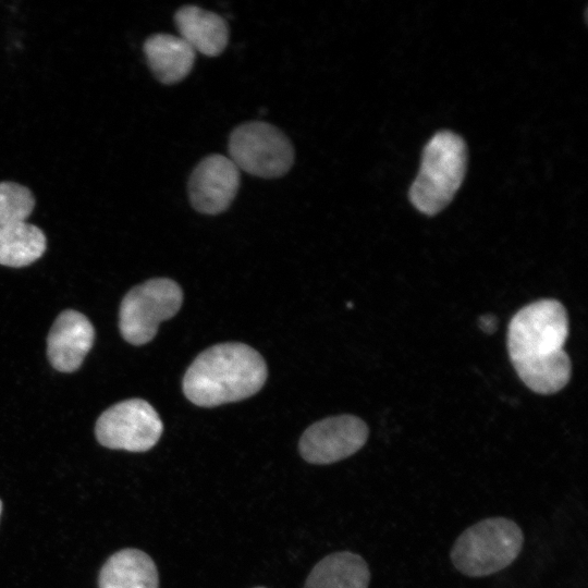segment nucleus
Masks as SVG:
<instances>
[{
  "label": "nucleus",
  "instance_id": "obj_7",
  "mask_svg": "<svg viewBox=\"0 0 588 588\" xmlns=\"http://www.w3.org/2000/svg\"><path fill=\"white\" fill-rule=\"evenodd\" d=\"M163 425L145 400L130 399L106 409L96 422L98 442L112 450L145 452L160 439Z\"/></svg>",
  "mask_w": 588,
  "mask_h": 588
},
{
  "label": "nucleus",
  "instance_id": "obj_5",
  "mask_svg": "<svg viewBox=\"0 0 588 588\" xmlns=\"http://www.w3.org/2000/svg\"><path fill=\"white\" fill-rule=\"evenodd\" d=\"M183 291L173 280L150 279L134 286L121 302L119 328L123 339L143 345L157 334L163 320L172 318L181 308Z\"/></svg>",
  "mask_w": 588,
  "mask_h": 588
},
{
  "label": "nucleus",
  "instance_id": "obj_1",
  "mask_svg": "<svg viewBox=\"0 0 588 588\" xmlns=\"http://www.w3.org/2000/svg\"><path fill=\"white\" fill-rule=\"evenodd\" d=\"M568 331L566 309L552 298L530 303L511 319L507 330L510 359L531 391L553 394L568 383L572 366L564 351Z\"/></svg>",
  "mask_w": 588,
  "mask_h": 588
},
{
  "label": "nucleus",
  "instance_id": "obj_10",
  "mask_svg": "<svg viewBox=\"0 0 588 588\" xmlns=\"http://www.w3.org/2000/svg\"><path fill=\"white\" fill-rule=\"evenodd\" d=\"M95 329L79 311H62L53 322L47 339V355L51 366L61 372H73L81 367L90 351Z\"/></svg>",
  "mask_w": 588,
  "mask_h": 588
},
{
  "label": "nucleus",
  "instance_id": "obj_14",
  "mask_svg": "<svg viewBox=\"0 0 588 588\" xmlns=\"http://www.w3.org/2000/svg\"><path fill=\"white\" fill-rule=\"evenodd\" d=\"M370 571L356 553L340 551L319 561L309 573L304 588H368Z\"/></svg>",
  "mask_w": 588,
  "mask_h": 588
},
{
  "label": "nucleus",
  "instance_id": "obj_6",
  "mask_svg": "<svg viewBox=\"0 0 588 588\" xmlns=\"http://www.w3.org/2000/svg\"><path fill=\"white\" fill-rule=\"evenodd\" d=\"M229 155L243 171L265 179L284 175L294 161L289 137L272 124L246 122L233 130L229 138Z\"/></svg>",
  "mask_w": 588,
  "mask_h": 588
},
{
  "label": "nucleus",
  "instance_id": "obj_13",
  "mask_svg": "<svg viewBox=\"0 0 588 588\" xmlns=\"http://www.w3.org/2000/svg\"><path fill=\"white\" fill-rule=\"evenodd\" d=\"M99 588H159V575L152 559L138 549H123L103 564Z\"/></svg>",
  "mask_w": 588,
  "mask_h": 588
},
{
  "label": "nucleus",
  "instance_id": "obj_15",
  "mask_svg": "<svg viewBox=\"0 0 588 588\" xmlns=\"http://www.w3.org/2000/svg\"><path fill=\"white\" fill-rule=\"evenodd\" d=\"M46 247L44 232L34 224L25 221L0 228V265L28 266L44 255Z\"/></svg>",
  "mask_w": 588,
  "mask_h": 588
},
{
  "label": "nucleus",
  "instance_id": "obj_8",
  "mask_svg": "<svg viewBox=\"0 0 588 588\" xmlns=\"http://www.w3.org/2000/svg\"><path fill=\"white\" fill-rule=\"evenodd\" d=\"M368 436V426L359 417L331 416L309 426L299 439L298 449L302 457L311 464H332L359 451Z\"/></svg>",
  "mask_w": 588,
  "mask_h": 588
},
{
  "label": "nucleus",
  "instance_id": "obj_18",
  "mask_svg": "<svg viewBox=\"0 0 588 588\" xmlns=\"http://www.w3.org/2000/svg\"><path fill=\"white\" fill-rule=\"evenodd\" d=\"M1 511H2V501L0 500V515H1Z\"/></svg>",
  "mask_w": 588,
  "mask_h": 588
},
{
  "label": "nucleus",
  "instance_id": "obj_19",
  "mask_svg": "<svg viewBox=\"0 0 588 588\" xmlns=\"http://www.w3.org/2000/svg\"><path fill=\"white\" fill-rule=\"evenodd\" d=\"M256 588H265V587H256Z\"/></svg>",
  "mask_w": 588,
  "mask_h": 588
},
{
  "label": "nucleus",
  "instance_id": "obj_12",
  "mask_svg": "<svg viewBox=\"0 0 588 588\" xmlns=\"http://www.w3.org/2000/svg\"><path fill=\"white\" fill-rule=\"evenodd\" d=\"M144 53L159 82L172 85L181 82L192 71L196 52L180 36L155 34L144 42Z\"/></svg>",
  "mask_w": 588,
  "mask_h": 588
},
{
  "label": "nucleus",
  "instance_id": "obj_11",
  "mask_svg": "<svg viewBox=\"0 0 588 588\" xmlns=\"http://www.w3.org/2000/svg\"><path fill=\"white\" fill-rule=\"evenodd\" d=\"M174 22L183 38L195 52L208 57L219 56L228 45L229 28L219 14L187 4L174 14Z\"/></svg>",
  "mask_w": 588,
  "mask_h": 588
},
{
  "label": "nucleus",
  "instance_id": "obj_9",
  "mask_svg": "<svg viewBox=\"0 0 588 588\" xmlns=\"http://www.w3.org/2000/svg\"><path fill=\"white\" fill-rule=\"evenodd\" d=\"M240 182V170L229 157L209 155L194 168L189 176L191 204L205 215L221 213L235 198Z\"/></svg>",
  "mask_w": 588,
  "mask_h": 588
},
{
  "label": "nucleus",
  "instance_id": "obj_17",
  "mask_svg": "<svg viewBox=\"0 0 588 588\" xmlns=\"http://www.w3.org/2000/svg\"><path fill=\"white\" fill-rule=\"evenodd\" d=\"M479 327L483 332L492 333L497 327L495 317L492 315H483L479 318Z\"/></svg>",
  "mask_w": 588,
  "mask_h": 588
},
{
  "label": "nucleus",
  "instance_id": "obj_4",
  "mask_svg": "<svg viewBox=\"0 0 588 588\" xmlns=\"http://www.w3.org/2000/svg\"><path fill=\"white\" fill-rule=\"evenodd\" d=\"M524 534L512 519L497 516L475 523L455 540L450 559L468 577H485L511 565L522 551Z\"/></svg>",
  "mask_w": 588,
  "mask_h": 588
},
{
  "label": "nucleus",
  "instance_id": "obj_16",
  "mask_svg": "<svg viewBox=\"0 0 588 588\" xmlns=\"http://www.w3.org/2000/svg\"><path fill=\"white\" fill-rule=\"evenodd\" d=\"M35 207V197L25 186L0 182V228L25 222Z\"/></svg>",
  "mask_w": 588,
  "mask_h": 588
},
{
  "label": "nucleus",
  "instance_id": "obj_3",
  "mask_svg": "<svg viewBox=\"0 0 588 588\" xmlns=\"http://www.w3.org/2000/svg\"><path fill=\"white\" fill-rule=\"evenodd\" d=\"M467 148L451 132L434 134L425 146L419 172L409 189V199L420 212L432 216L444 209L460 188L466 171Z\"/></svg>",
  "mask_w": 588,
  "mask_h": 588
},
{
  "label": "nucleus",
  "instance_id": "obj_2",
  "mask_svg": "<svg viewBox=\"0 0 588 588\" xmlns=\"http://www.w3.org/2000/svg\"><path fill=\"white\" fill-rule=\"evenodd\" d=\"M267 373L262 356L252 346L220 343L201 352L189 365L183 392L197 406L215 407L256 394Z\"/></svg>",
  "mask_w": 588,
  "mask_h": 588
}]
</instances>
